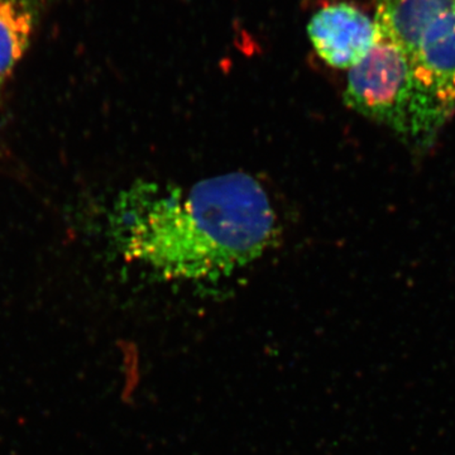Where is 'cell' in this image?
Listing matches in <instances>:
<instances>
[{
    "instance_id": "5",
    "label": "cell",
    "mask_w": 455,
    "mask_h": 455,
    "mask_svg": "<svg viewBox=\"0 0 455 455\" xmlns=\"http://www.w3.org/2000/svg\"><path fill=\"white\" fill-rule=\"evenodd\" d=\"M455 0H377L379 38L392 42L409 60L427 29L453 11Z\"/></svg>"
},
{
    "instance_id": "2",
    "label": "cell",
    "mask_w": 455,
    "mask_h": 455,
    "mask_svg": "<svg viewBox=\"0 0 455 455\" xmlns=\"http://www.w3.org/2000/svg\"><path fill=\"white\" fill-rule=\"evenodd\" d=\"M344 103L411 145L414 88L406 53L379 38L370 52L349 68Z\"/></svg>"
},
{
    "instance_id": "6",
    "label": "cell",
    "mask_w": 455,
    "mask_h": 455,
    "mask_svg": "<svg viewBox=\"0 0 455 455\" xmlns=\"http://www.w3.org/2000/svg\"><path fill=\"white\" fill-rule=\"evenodd\" d=\"M32 12L18 0H0V83L25 55L33 32Z\"/></svg>"
},
{
    "instance_id": "1",
    "label": "cell",
    "mask_w": 455,
    "mask_h": 455,
    "mask_svg": "<svg viewBox=\"0 0 455 455\" xmlns=\"http://www.w3.org/2000/svg\"><path fill=\"white\" fill-rule=\"evenodd\" d=\"M112 233L125 259L163 280L217 281L277 243V218L262 185L230 172L193 187L137 182L116 204Z\"/></svg>"
},
{
    "instance_id": "3",
    "label": "cell",
    "mask_w": 455,
    "mask_h": 455,
    "mask_svg": "<svg viewBox=\"0 0 455 455\" xmlns=\"http://www.w3.org/2000/svg\"><path fill=\"white\" fill-rule=\"evenodd\" d=\"M411 145L427 148L455 109V8L427 29L410 59Z\"/></svg>"
},
{
    "instance_id": "4",
    "label": "cell",
    "mask_w": 455,
    "mask_h": 455,
    "mask_svg": "<svg viewBox=\"0 0 455 455\" xmlns=\"http://www.w3.org/2000/svg\"><path fill=\"white\" fill-rule=\"evenodd\" d=\"M317 55L335 68H352L379 41V29L361 9L338 3L320 9L307 27Z\"/></svg>"
}]
</instances>
